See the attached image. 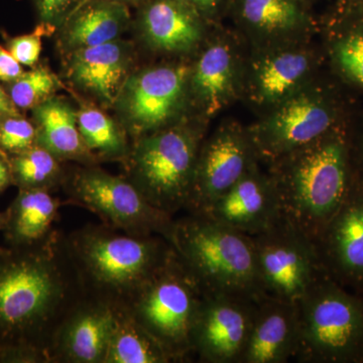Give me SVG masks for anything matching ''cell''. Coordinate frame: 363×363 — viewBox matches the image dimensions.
Segmentation results:
<instances>
[{"label": "cell", "instance_id": "35", "mask_svg": "<svg viewBox=\"0 0 363 363\" xmlns=\"http://www.w3.org/2000/svg\"><path fill=\"white\" fill-rule=\"evenodd\" d=\"M199 14H212L220 7L224 0H180Z\"/></svg>", "mask_w": 363, "mask_h": 363}, {"label": "cell", "instance_id": "29", "mask_svg": "<svg viewBox=\"0 0 363 363\" xmlns=\"http://www.w3.org/2000/svg\"><path fill=\"white\" fill-rule=\"evenodd\" d=\"M81 138L86 147L106 156H119L124 152V140L111 118L98 109L86 108L77 116Z\"/></svg>", "mask_w": 363, "mask_h": 363}, {"label": "cell", "instance_id": "21", "mask_svg": "<svg viewBox=\"0 0 363 363\" xmlns=\"http://www.w3.org/2000/svg\"><path fill=\"white\" fill-rule=\"evenodd\" d=\"M130 20L126 4L113 0H91L72 13L66 40L74 49L116 40Z\"/></svg>", "mask_w": 363, "mask_h": 363}, {"label": "cell", "instance_id": "9", "mask_svg": "<svg viewBox=\"0 0 363 363\" xmlns=\"http://www.w3.org/2000/svg\"><path fill=\"white\" fill-rule=\"evenodd\" d=\"M73 196L82 206L112 226L133 235L171 238L172 215L157 209L130 182L104 172L86 171L73 183Z\"/></svg>", "mask_w": 363, "mask_h": 363}, {"label": "cell", "instance_id": "36", "mask_svg": "<svg viewBox=\"0 0 363 363\" xmlns=\"http://www.w3.org/2000/svg\"><path fill=\"white\" fill-rule=\"evenodd\" d=\"M351 152L355 174L363 183V133L358 140L351 138Z\"/></svg>", "mask_w": 363, "mask_h": 363}, {"label": "cell", "instance_id": "2", "mask_svg": "<svg viewBox=\"0 0 363 363\" xmlns=\"http://www.w3.org/2000/svg\"><path fill=\"white\" fill-rule=\"evenodd\" d=\"M48 243L0 248V345L11 362H33L43 334L66 298V283Z\"/></svg>", "mask_w": 363, "mask_h": 363}, {"label": "cell", "instance_id": "30", "mask_svg": "<svg viewBox=\"0 0 363 363\" xmlns=\"http://www.w3.org/2000/svg\"><path fill=\"white\" fill-rule=\"evenodd\" d=\"M56 87L54 76L47 69L37 68L9 82L7 93L18 109H30L47 100Z\"/></svg>", "mask_w": 363, "mask_h": 363}, {"label": "cell", "instance_id": "42", "mask_svg": "<svg viewBox=\"0 0 363 363\" xmlns=\"http://www.w3.org/2000/svg\"><path fill=\"white\" fill-rule=\"evenodd\" d=\"M4 213H0V230H2V227H4ZM1 248V247H0Z\"/></svg>", "mask_w": 363, "mask_h": 363}, {"label": "cell", "instance_id": "27", "mask_svg": "<svg viewBox=\"0 0 363 363\" xmlns=\"http://www.w3.org/2000/svg\"><path fill=\"white\" fill-rule=\"evenodd\" d=\"M310 62L302 52H281L267 61L259 73L260 95L267 101L285 96L304 77Z\"/></svg>", "mask_w": 363, "mask_h": 363}, {"label": "cell", "instance_id": "5", "mask_svg": "<svg viewBox=\"0 0 363 363\" xmlns=\"http://www.w3.org/2000/svg\"><path fill=\"white\" fill-rule=\"evenodd\" d=\"M135 296L131 316L174 362L193 353V331L204 294L175 250Z\"/></svg>", "mask_w": 363, "mask_h": 363}, {"label": "cell", "instance_id": "24", "mask_svg": "<svg viewBox=\"0 0 363 363\" xmlns=\"http://www.w3.org/2000/svg\"><path fill=\"white\" fill-rule=\"evenodd\" d=\"M116 326L104 362L164 363L174 362L164 348L133 319L116 311Z\"/></svg>", "mask_w": 363, "mask_h": 363}, {"label": "cell", "instance_id": "34", "mask_svg": "<svg viewBox=\"0 0 363 363\" xmlns=\"http://www.w3.org/2000/svg\"><path fill=\"white\" fill-rule=\"evenodd\" d=\"M13 55L0 45V81L9 83L21 77L25 71Z\"/></svg>", "mask_w": 363, "mask_h": 363}, {"label": "cell", "instance_id": "38", "mask_svg": "<svg viewBox=\"0 0 363 363\" xmlns=\"http://www.w3.org/2000/svg\"><path fill=\"white\" fill-rule=\"evenodd\" d=\"M13 184L9 156L0 150V193Z\"/></svg>", "mask_w": 363, "mask_h": 363}, {"label": "cell", "instance_id": "33", "mask_svg": "<svg viewBox=\"0 0 363 363\" xmlns=\"http://www.w3.org/2000/svg\"><path fill=\"white\" fill-rule=\"evenodd\" d=\"M40 21L45 25L52 26L60 23L73 13L83 0H33Z\"/></svg>", "mask_w": 363, "mask_h": 363}, {"label": "cell", "instance_id": "11", "mask_svg": "<svg viewBox=\"0 0 363 363\" xmlns=\"http://www.w3.org/2000/svg\"><path fill=\"white\" fill-rule=\"evenodd\" d=\"M342 125L340 105L335 97L298 96L286 102L257 131L255 143L264 154L276 159Z\"/></svg>", "mask_w": 363, "mask_h": 363}, {"label": "cell", "instance_id": "12", "mask_svg": "<svg viewBox=\"0 0 363 363\" xmlns=\"http://www.w3.org/2000/svg\"><path fill=\"white\" fill-rule=\"evenodd\" d=\"M316 245L328 277L363 295V183L357 177Z\"/></svg>", "mask_w": 363, "mask_h": 363}, {"label": "cell", "instance_id": "16", "mask_svg": "<svg viewBox=\"0 0 363 363\" xmlns=\"http://www.w3.org/2000/svg\"><path fill=\"white\" fill-rule=\"evenodd\" d=\"M297 305L269 297L259 301L240 363H286L298 344Z\"/></svg>", "mask_w": 363, "mask_h": 363}, {"label": "cell", "instance_id": "4", "mask_svg": "<svg viewBox=\"0 0 363 363\" xmlns=\"http://www.w3.org/2000/svg\"><path fill=\"white\" fill-rule=\"evenodd\" d=\"M303 363H363V295L330 277L317 281L296 303Z\"/></svg>", "mask_w": 363, "mask_h": 363}, {"label": "cell", "instance_id": "26", "mask_svg": "<svg viewBox=\"0 0 363 363\" xmlns=\"http://www.w3.org/2000/svg\"><path fill=\"white\" fill-rule=\"evenodd\" d=\"M238 9L248 25L264 32H286L305 20L298 0H238Z\"/></svg>", "mask_w": 363, "mask_h": 363}, {"label": "cell", "instance_id": "20", "mask_svg": "<svg viewBox=\"0 0 363 363\" xmlns=\"http://www.w3.org/2000/svg\"><path fill=\"white\" fill-rule=\"evenodd\" d=\"M116 319V311L105 306L78 313L64 330V353L76 362H104Z\"/></svg>", "mask_w": 363, "mask_h": 363}, {"label": "cell", "instance_id": "10", "mask_svg": "<svg viewBox=\"0 0 363 363\" xmlns=\"http://www.w3.org/2000/svg\"><path fill=\"white\" fill-rule=\"evenodd\" d=\"M260 298L204 296L193 331V353L205 362L240 363Z\"/></svg>", "mask_w": 363, "mask_h": 363}, {"label": "cell", "instance_id": "22", "mask_svg": "<svg viewBox=\"0 0 363 363\" xmlns=\"http://www.w3.org/2000/svg\"><path fill=\"white\" fill-rule=\"evenodd\" d=\"M37 145L56 157H77L85 152L77 116L69 105L56 99H47L35 106Z\"/></svg>", "mask_w": 363, "mask_h": 363}, {"label": "cell", "instance_id": "31", "mask_svg": "<svg viewBox=\"0 0 363 363\" xmlns=\"http://www.w3.org/2000/svg\"><path fill=\"white\" fill-rule=\"evenodd\" d=\"M37 145V130L21 116H9L0 121V150L7 156L20 154Z\"/></svg>", "mask_w": 363, "mask_h": 363}, {"label": "cell", "instance_id": "7", "mask_svg": "<svg viewBox=\"0 0 363 363\" xmlns=\"http://www.w3.org/2000/svg\"><path fill=\"white\" fill-rule=\"evenodd\" d=\"M198 157L197 140L188 131L147 136L133 154V186L152 206L173 216L188 207Z\"/></svg>", "mask_w": 363, "mask_h": 363}, {"label": "cell", "instance_id": "3", "mask_svg": "<svg viewBox=\"0 0 363 363\" xmlns=\"http://www.w3.org/2000/svg\"><path fill=\"white\" fill-rule=\"evenodd\" d=\"M169 242L204 296L264 297L252 236L192 214L174 222Z\"/></svg>", "mask_w": 363, "mask_h": 363}, {"label": "cell", "instance_id": "28", "mask_svg": "<svg viewBox=\"0 0 363 363\" xmlns=\"http://www.w3.org/2000/svg\"><path fill=\"white\" fill-rule=\"evenodd\" d=\"M9 160L13 184L20 190H47L59 174L56 156L38 145Z\"/></svg>", "mask_w": 363, "mask_h": 363}, {"label": "cell", "instance_id": "15", "mask_svg": "<svg viewBox=\"0 0 363 363\" xmlns=\"http://www.w3.org/2000/svg\"><path fill=\"white\" fill-rule=\"evenodd\" d=\"M187 74L184 67H160L125 83L123 107L131 125L147 130L167 123L180 104Z\"/></svg>", "mask_w": 363, "mask_h": 363}, {"label": "cell", "instance_id": "39", "mask_svg": "<svg viewBox=\"0 0 363 363\" xmlns=\"http://www.w3.org/2000/svg\"><path fill=\"white\" fill-rule=\"evenodd\" d=\"M11 362L9 350L0 345V362Z\"/></svg>", "mask_w": 363, "mask_h": 363}, {"label": "cell", "instance_id": "6", "mask_svg": "<svg viewBox=\"0 0 363 363\" xmlns=\"http://www.w3.org/2000/svg\"><path fill=\"white\" fill-rule=\"evenodd\" d=\"M161 235H119L88 231L75 242L80 267L97 286L135 295L173 255Z\"/></svg>", "mask_w": 363, "mask_h": 363}, {"label": "cell", "instance_id": "13", "mask_svg": "<svg viewBox=\"0 0 363 363\" xmlns=\"http://www.w3.org/2000/svg\"><path fill=\"white\" fill-rule=\"evenodd\" d=\"M200 214L250 236L264 233L281 218L274 181L259 175L252 167Z\"/></svg>", "mask_w": 363, "mask_h": 363}, {"label": "cell", "instance_id": "23", "mask_svg": "<svg viewBox=\"0 0 363 363\" xmlns=\"http://www.w3.org/2000/svg\"><path fill=\"white\" fill-rule=\"evenodd\" d=\"M330 57L339 75L363 90V4L342 6L341 23L330 44Z\"/></svg>", "mask_w": 363, "mask_h": 363}, {"label": "cell", "instance_id": "19", "mask_svg": "<svg viewBox=\"0 0 363 363\" xmlns=\"http://www.w3.org/2000/svg\"><path fill=\"white\" fill-rule=\"evenodd\" d=\"M59 203L47 190H20L4 212V230L11 248H30L44 243Z\"/></svg>", "mask_w": 363, "mask_h": 363}, {"label": "cell", "instance_id": "17", "mask_svg": "<svg viewBox=\"0 0 363 363\" xmlns=\"http://www.w3.org/2000/svg\"><path fill=\"white\" fill-rule=\"evenodd\" d=\"M130 65V52L123 43L75 50L71 60L72 79L104 104H111L123 92Z\"/></svg>", "mask_w": 363, "mask_h": 363}, {"label": "cell", "instance_id": "14", "mask_svg": "<svg viewBox=\"0 0 363 363\" xmlns=\"http://www.w3.org/2000/svg\"><path fill=\"white\" fill-rule=\"evenodd\" d=\"M252 149L240 133L222 131L198 157L194 183L188 207L203 213L226 193L252 166Z\"/></svg>", "mask_w": 363, "mask_h": 363}, {"label": "cell", "instance_id": "8", "mask_svg": "<svg viewBox=\"0 0 363 363\" xmlns=\"http://www.w3.org/2000/svg\"><path fill=\"white\" fill-rule=\"evenodd\" d=\"M252 238L264 297L296 304L317 281L328 276L316 243L283 217Z\"/></svg>", "mask_w": 363, "mask_h": 363}, {"label": "cell", "instance_id": "25", "mask_svg": "<svg viewBox=\"0 0 363 363\" xmlns=\"http://www.w3.org/2000/svg\"><path fill=\"white\" fill-rule=\"evenodd\" d=\"M233 77V56L225 45H212L202 55L196 66L193 86L208 112L219 108L230 91Z\"/></svg>", "mask_w": 363, "mask_h": 363}, {"label": "cell", "instance_id": "41", "mask_svg": "<svg viewBox=\"0 0 363 363\" xmlns=\"http://www.w3.org/2000/svg\"><path fill=\"white\" fill-rule=\"evenodd\" d=\"M113 1L121 2V4H140V2L147 1V0H113Z\"/></svg>", "mask_w": 363, "mask_h": 363}, {"label": "cell", "instance_id": "18", "mask_svg": "<svg viewBox=\"0 0 363 363\" xmlns=\"http://www.w3.org/2000/svg\"><path fill=\"white\" fill-rule=\"evenodd\" d=\"M199 16L180 0H150L140 23L150 45L167 52L186 51L201 37Z\"/></svg>", "mask_w": 363, "mask_h": 363}, {"label": "cell", "instance_id": "1", "mask_svg": "<svg viewBox=\"0 0 363 363\" xmlns=\"http://www.w3.org/2000/svg\"><path fill=\"white\" fill-rule=\"evenodd\" d=\"M279 157L285 162L272 181L281 217L316 243L357 177L350 133L339 126Z\"/></svg>", "mask_w": 363, "mask_h": 363}, {"label": "cell", "instance_id": "37", "mask_svg": "<svg viewBox=\"0 0 363 363\" xmlns=\"http://www.w3.org/2000/svg\"><path fill=\"white\" fill-rule=\"evenodd\" d=\"M21 116L18 107L13 104L9 93L0 85V121L9 116Z\"/></svg>", "mask_w": 363, "mask_h": 363}, {"label": "cell", "instance_id": "32", "mask_svg": "<svg viewBox=\"0 0 363 363\" xmlns=\"http://www.w3.org/2000/svg\"><path fill=\"white\" fill-rule=\"evenodd\" d=\"M42 30L38 28L33 33L9 40V51L21 65L32 67L39 61L42 52Z\"/></svg>", "mask_w": 363, "mask_h": 363}, {"label": "cell", "instance_id": "40", "mask_svg": "<svg viewBox=\"0 0 363 363\" xmlns=\"http://www.w3.org/2000/svg\"><path fill=\"white\" fill-rule=\"evenodd\" d=\"M363 4V0H341V6H355Z\"/></svg>", "mask_w": 363, "mask_h": 363}]
</instances>
